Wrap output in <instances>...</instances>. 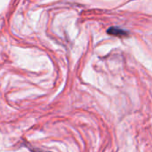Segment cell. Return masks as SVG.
<instances>
[{"label":"cell","instance_id":"6da1fadb","mask_svg":"<svg viewBox=\"0 0 152 152\" xmlns=\"http://www.w3.org/2000/svg\"><path fill=\"white\" fill-rule=\"evenodd\" d=\"M108 34L118 36V37H122V36H126L128 33L125 29H122V28H116V27H112V28H110L108 29Z\"/></svg>","mask_w":152,"mask_h":152}]
</instances>
